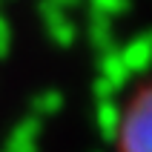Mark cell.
I'll use <instances>...</instances> for the list:
<instances>
[{"label":"cell","mask_w":152,"mask_h":152,"mask_svg":"<svg viewBox=\"0 0 152 152\" xmlns=\"http://www.w3.org/2000/svg\"><path fill=\"white\" fill-rule=\"evenodd\" d=\"M115 152H152V77L138 80L121 98L112 121Z\"/></svg>","instance_id":"1"}]
</instances>
